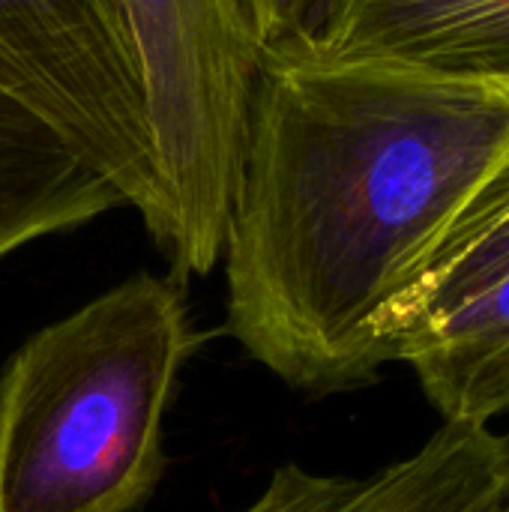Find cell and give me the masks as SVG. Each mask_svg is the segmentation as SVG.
Segmentation results:
<instances>
[{
    "label": "cell",
    "mask_w": 509,
    "mask_h": 512,
    "mask_svg": "<svg viewBox=\"0 0 509 512\" xmlns=\"http://www.w3.org/2000/svg\"><path fill=\"white\" fill-rule=\"evenodd\" d=\"M509 159V90L300 39L261 57L225 333L306 396L366 390L384 318Z\"/></svg>",
    "instance_id": "obj_1"
},
{
    "label": "cell",
    "mask_w": 509,
    "mask_h": 512,
    "mask_svg": "<svg viewBox=\"0 0 509 512\" xmlns=\"http://www.w3.org/2000/svg\"><path fill=\"white\" fill-rule=\"evenodd\" d=\"M195 348L180 285L144 270L36 330L0 369V512L138 510Z\"/></svg>",
    "instance_id": "obj_2"
},
{
    "label": "cell",
    "mask_w": 509,
    "mask_h": 512,
    "mask_svg": "<svg viewBox=\"0 0 509 512\" xmlns=\"http://www.w3.org/2000/svg\"><path fill=\"white\" fill-rule=\"evenodd\" d=\"M126 18L177 279L222 261L261 51L237 0H117Z\"/></svg>",
    "instance_id": "obj_3"
},
{
    "label": "cell",
    "mask_w": 509,
    "mask_h": 512,
    "mask_svg": "<svg viewBox=\"0 0 509 512\" xmlns=\"http://www.w3.org/2000/svg\"><path fill=\"white\" fill-rule=\"evenodd\" d=\"M0 93L48 123L162 246L168 207L117 0H0Z\"/></svg>",
    "instance_id": "obj_4"
},
{
    "label": "cell",
    "mask_w": 509,
    "mask_h": 512,
    "mask_svg": "<svg viewBox=\"0 0 509 512\" xmlns=\"http://www.w3.org/2000/svg\"><path fill=\"white\" fill-rule=\"evenodd\" d=\"M509 441L489 426L441 423L411 456L369 477L279 465L240 512H504Z\"/></svg>",
    "instance_id": "obj_5"
},
{
    "label": "cell",
    "mask_w": 509,
    "mask_h": 512,
    "mask_svg": "<svg viewBox=\"0 0 509 512\" xmlns=\"http://www.w3.org/2000/svg\"><path fill=\"white\" fill-rule=\"evenodd\" d=\"M312 42L509 90V0H330Z\"/></svg>",
    "instance_id": "obj_6"
},
{
    "label": "cell",
    "mask_w": 509,
    "mask_h": 512,
    "mask_svg": "<svg viewBox=\"0 0 509 512\" xmlns=\"http://www.w3.org/2000/svg\"><path fill=\"white\" fill-rule=\"evenodd\" d=\"M117 207V189L48 123L0 93V261Z\"/></svg>",
    "instance_id": "obj_7"
},
{
    "label": "cell",
    "mask_w": 509,
    "mask_h": 512,
    "mask_svg": "<svg viewBox=\"0 0 509 512\" xmlns=\"http://www.w3.org/2000/svg\"><path fill=\"white\" fill-rule=\"evenodd\" d=\"M408 363L444 423L489 426L509 414V273L411 336Z\"/></svg>",
    "instance_id": "obj_8"
},
{
    "label": "cell",
    "mask_w": 509,
    "mask_h": 512,
    "mask_svg": "<svg viewBox=\"0 0 509 512\" xmlns=\"http://www.w3.org/2000/svg\"><path fill=\"white\" fill-rule=\"evenodd\" d=\"M509 273V159L444 237L417 282L384 318V351L399 348L492 282Z\"/></svg>",
    "instance_id": "obj_9"
},
{
    "label": "cell",
    "mask_w": 509,
    "mask_h": 512,
    "mask_svg": "<svg viewBox=\"0 0 509 512\" xmlns=\"http://www.w3.org/2000/svg\"><path fill=\"white\" fill-rule=\"evenodd\" d=\"M246 27L264 54L312 39L327 15L330 0H237Z\"/></svg>",
    "instance_id": "obj_10"
},
{
    "label": "cell",
    "mask_w": 509,
    "mask_h": 512,
    "mask_svg": "<svg viewBox=\"0 0 509 512\" xmlns=\"http://www.w3.org/2000/svg\"><path fill=\"white\" fill-rule=\"evenodd\" d=\"M507 441H509V435H507ZM504 512H509V486H507V501H504Z\"/></svg>",
    "instance_id": "obj_11"
}]
</instances>
